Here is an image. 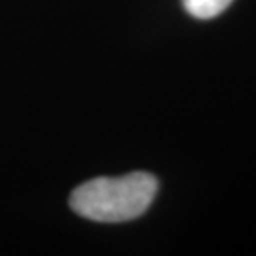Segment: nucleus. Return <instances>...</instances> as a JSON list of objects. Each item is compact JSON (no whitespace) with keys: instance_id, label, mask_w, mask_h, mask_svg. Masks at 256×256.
<instances>
[{"instance_id":"obj_1","label":"nucleus","mask_w":256,"mask_h":256,"mask_svg":"<svg viewBox=\"0 0 256 256\" xmlns=\"http://www.w3.org/2000/svg\"><path fill=\"white\" fill-rule=\"evenodd\" d=\"M158 192L150 173L135 171L126 176H101L80 184L70 194V207L93 222H128L144 214Z\"/></svg>"},{"instance_id":"obj_2","label":"nucleus","mask_w":256,"mask_h":256,"mask_svg":"<svg viewBox=\"0 0 256 256\" xmlns=\"http://www.w3.org/2000/svg\"><path fill=\"white\" fill-rule=\"evenodd\" d=\"M234 0H182L186 12L198 19H210L220 16Z\"/></svg>"}]
</instances>
